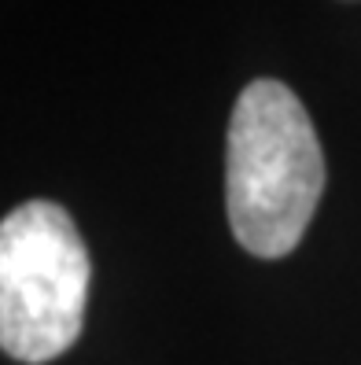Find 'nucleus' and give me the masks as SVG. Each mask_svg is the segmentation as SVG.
Masks as SVG:
<instances>
[{"label":"nucleus","mask_w":361,"mask_h":365,"mask_svg":"<svg viewBox=\"0 0 361 365\" xmlns=\"http://www.w3.org/2000/svg\"><path fill=\"white\" fill-rule=\"evenodd\" d=\"M325 192L321 140L303 100L277 78L244 85L225 140V207L236 244L284 259L306 236Z\"/></svg>","instance_id":"nucleus-1"},{"label":"nucleus","mask_w":361,"mask_h":365,"mask_svg":"<svg viewBox=\"0 0 361 365\" xmlns=\"http://www.w3.org/2000/svg\"><path fill=\"white\" fill-rule=\"evenodd\" d=\"M93 262L74 218L52 200H30L0 222V347L45 365L67 354L85 321Z\"/></svg>","instance_id":"nucleus-2"}]
</instances>
